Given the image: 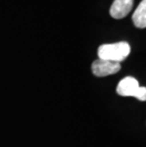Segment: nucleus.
<instances>
[{"instance_id": "obj_1", "label": "nucleus", "mask_w": 146, "mask_h": 147, "mask_svg": "<svg viewBox=\"0 0 146 147\" xmlns=\"http://www.w3.org/2000/svg\"><path fill=\"white\" fill-rule=\"evenodd\" d=\"M131 51L129 44L127 42H118L114 44H104L99 47V59L120 63L128 57Z\"/></svg>"}, {"instance_id": "obj_2", "label": "nucleus", "mask_w": 146, "mask_h": 147, "mask_svg": "<svg viewBox=\"0 0 146 147\" xmlns=\"http://www.w3.org/2000/svg\"><path fill=\"white\" fill-rule=\"evenodd\" d=\"M120 64L116 62L102 60V59H97L93 62L91 65L92 72L97 77H105L109 75L116 74L120 70Z\"/></svg>"}, {"instance_id": "obj_3", "label": "nucleus", "mask_w": 146, "mask_h": 147, "mask_svg": "<svg viewBox=\"0 0 146 147\" xmlns=\"http://www.w3.org/2000/svg\"><path fill=\"white\" fill-rule=\"evenodd\" d=\"M134 0H114L109 13L115 19H122L133 9Z\"/></svg>"}, {"instance_id": "obj_4", "label": "nucleus", "mask_w": 146, "mask_h": 147, "mask_svg": "<svg viewBox=\"0 0 146 147\" xmlns=\"http://www.w3.org/2000/svg\"><path fill=\"white\" fill-rule=\"evenodd\" d=\"M139 87L138 80L134 77H125L118 84L117 93L122 97H135Z\"/></svg>"}, {"instance_id": "obj_5", "label": "nucleus", "mask_w": 146, "mask_h": 147, "mask_svg": "<svg viewBox=\"0 0 146 147\" xmlns=\"http://www.w3.org/2000/svg\"><path fill=\"white\" fill-rule=\"evenodd\" d=\"M133 23L139 29L146 28V0H141L132 16Z\"/></svg>"}, {"instance_id": "obj_6", "label": "nucleus", "mask_w": 146, "mask_h": 147, "mask_svg": "<svg viewBox=\"0 0 146 147\" xmlns=\"http://www.w3.org/2000/svg\"><path fill=\"white\" fill-rule=\"evenodd\" d=\"M135 98H137L138 100L141 102H145L146 100V88L144 86H139L138 91H137Z\"/></svg>"}]
</instances>
